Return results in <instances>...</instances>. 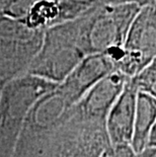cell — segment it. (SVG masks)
Returning a JSON list of instances; mask_svg holds the SVG:
<instances>
[{
	"label": "cell",
	"mask_w": 156,
	"mask_h": 157,
	"mask_svg": "<svg viewBox=\"0 0 156 157\" xmlns=\"http://www.w3.org/2000/svg\"><path fill=\"white\" fill-rule=\"evenodd\" d=\"M111 145L105 122L71 116L56 131L25 141L13 157H101Z\"/></svg>",
	"instance_id": "cell-1"
},
{
	"label": "cell",
	"mask_w": 156,
	"mask_h": 157,
	"mask_svg": "<svg viewBox=\"0 0 156 157\" xmlns=\"http://www.w3.org/2000/svg\"><path fill=\"white\" fill-rule=\"evenodd\" d=\"M140 8L136 4L105 5L97 2L81 15L79 21L87 54H105L117 70L124 54L126 36Z\"/></svg>",
	"instance_id": "cell-2"
},
{
	"label": "cell",
	"mask_w": 156,
	"mask_h": 157,
	"mask_svg": "<svg viewBox=\"0 0 156 157\" xmlns=\"http://www.w3.org/2000/svg\"><path fill=\"white\" fill-rule=\"evenodd\" d=\"M87 56L78 17L45 32L28 74L59 84Z\"/></svg>",
	"instance_id": "cell-3"
},
{
	"label": "cell",
	"mask_w": 156,
	"mask_h": 157,
	"mask_svg": "<svg viewBox=\"0 0 156 157\" xmlns=\"http://www.w3.org/2000/svg\"><path fill=\"white\" fill-rule=\"evenodd\" d=\"M57 83L31 74L8 82L0 96V157H12L34 103Z\"/></svg>",
	"instance_id": "cell-4"
},
{
	"label": "cell",
	"mask_w": 156,
	"mask_h": 157,
	"mask_svg": "<svg viewBox=\"0 0 156 157\" xmlns=\"http://www.w3.org/2000/svg\"><path fill=\"white\" fill-rule=\"evenodd\" d=\"M45 32L0 16V85L28 74L41 49Z\"/></svg>",
	"instance_id": "cell-5"
},
{
	"label": "cell",
	"mask_w": 156,
	"mask_h": 157,
	"mask_svg": "<svg viewBox=\"0 0 156 157\" xmlns=\"http://www.w3.org/2000/svg\"><path fill=\"white\" fill-rule=\"evenodd\" d=\"M117 70L133 78L156 58V4L140 8L129 29Z\"/></svg>",
	"instance_id": "cell-6"
},
{
	"label": "cell",
	"mask_w": 156,
	"mask_h": 157,
	"mask_svg": "<svg viewBox=\"0 0 156 157\" xmlns=\"http://www.w3.org/2000/svg\"><path fill=\"white\" fill-rule=\"evenodd\" d=\"M96 3L95 0H32L21 22L31 29L46 32L80 17Z\"/></svg>",
	"instance_id": "cell-7"
},
{
	"label": "cell",
	"mask_w": 156,
	"mask_h": 157,
	"mask_svg": "<svg viewBox=\"0 0 156 157\" xmlns=\"http://www.w3.org/2000/svg\"><path fill=\"white\" fill-rule=\"evenodd\" d=\"M128 76L115 70L98 81L73 106L72 113L85 121H107L112 105L129 81Z\"/></svg>",
	"instance_id": "cell-8"
},
{
	"label": "cell",
	"mask_w": 156,
	"mask_h": 157,
	"mask_svg": "<svg viewBox=\"0 0 156 157\" xmlns=\"http://www.w3.org/2000/svg\"><path fill=\"white\" fill-rule=\"evenodd\" d=\"M115 70L114 62L105 54L89 55L59 83V87L75 105L90 88Z\"/></svg>",
	"instance_id": "cell-9"
},
{
	"label": "cell",
	"mask_w": 156,
	"mask_h": 157,
	"mask_svg": "<svg viewBox=\"0 0 156 157\" xmlns=\"http://www.w3.org/2000/svg\"><path fill=\"white\" fill-rule=\"evenodd\" d=\"M137 96L138 89L130 78L107 117L105 129L111 145H131Z\"/></svg>",
	"instance_id": "cell-10"
},
{
	"label": "cell",
	"mask_w": 156,
	"mask_h": 157,
	"mask_svg": "<svg viewBox=\"0 0 156 157\" xmlns=\"http://www.w3.org/2000/svg\"><path fill=\"white\" fill-rule=\"evenodd\" d=\"M156 121V101L148 94L138 91L132 148L139 154L147 148L149 136Z\"/></svg>",
	"instance_id": "cell-11"
},
{
	"label": "cell",
	"mask_w": 156,
	"mask_h": 157,
	"mask_svg": "<svg viewBox=\"0 0 156 157\" xmlns=\"http://www.w3.org/2000/svg\"><path fill=\"white\" fill-rule=\"evenodd\" d=\"M139 92H143L156 101V62L153 61L144 70L131 78Z\"/></svg>",
	"instance_id": "cell-12"
},
{
	"label": "cell",
	"mask_w": 156,
	"mask_h": 157,
	"mask_svg": "<svg viewBox=\"0 0 156 157\" xmlns=\"http://www.w3.org/2000/svg\"><path fill=\"white\" fill-rule=\"evenodd\" d=\"M101 157H138V154L130 144H119L109 145Z\"/></svg>",
	"instance_id": "cell-13"
},
{
	"label": "cell",
	"mask_w": 156,
	"mask_h": 157,
	"mask_svg": "<svg viewBox=\"0 0 156 157\" xmlns=\"http://www.w3.org/2000/svg\"><path fill=\"white\" fill-rule=\"evenodd\" d=\"M96 2L105 5H122V4H136L140 7L146 5L156 4V0H95Z\"/></svg>",
	"instance_id": "cell-14"
},
{
	"label": "cell",
	"mask_w": 156,
	"mask_h": 157,
	"mask_svg": "<svg viewBox=\"0 0 156 157\" xmlns=\"http://www.w3.org/2000/svg\"><path fill=\"white\" fill-rule=\"evenodd\" d=\"M138 157H156V147H147L139 153Z\"/></svg>",
	"instance_id": "cell-15"
},
{
	"label": "cell",
	"mask_w": 156,
	"mask_h": 157,
	"mask_svg": "<svg viewBox=\"0 0 156 157\" xmlns=\"http://www.w3.org/2000/svg\"><path fill=\"white\" fill-rule=\"evenodd\" d=\"M147 147H156V121L154 123L153 128L151 130L150 136H149Z\"/></svg>",
	"instance_id": "cell-16"
},
{
	"label": "cell",
	"mask_w": 156,
	"mask_h": 157,
	"mask_svg": "<svg viewBox=\"0 0 156 157\" xmlns=\"http://www.w3.org/2000/svg\"><path fill=\"white\" fill-rule=\"evenodd\" d=\"M5 0H0V8H1V6H2V4H3V2H4Z\"/></svg>",
	"instance_id": "cell-17"
},
{
	"label": "cell",
	"mask_w": 156,
	"mask_h": 157,
	"mask_svg": "<svg viewBox=\"0 0 156 157\" xmlns=\"http://www.w3.org/2000/svg\"><path fill=\"white\" fill-rule=\"evenodd\" d=\"M4 87V86H1L0 85V96H1V92H2V88Z\"/></svg>",
	"instance_id": "cell-18"
},
{
	"label": "cell",
	"mask_w": 156,
	"mask_h": 157,
	"mask_svg": "<svg viewBox=\"0 0 156 157\" xmlns=\"http://www.w3.org/2000/svg\"><path fill=\"white\" fill-rule=\"evenodd\" d=\"M154 61H155V62H156V58H155V60H154Z\"/></svg>",
	"instance_id": "cell-19"
}]
</instances>
